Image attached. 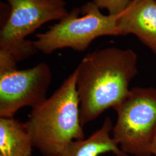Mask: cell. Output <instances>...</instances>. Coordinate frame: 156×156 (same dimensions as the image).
I'll return each instance as SVG.
<instances>
[{
    "label": "cell",
    "mask_w": 156,
    "mask_h": 156,
    "mask_svg": "<svg viewBox=\"0 0 156 156\" xmlns=\"http://www.w3.org/2000/svg\"><path fill=\"white\" fill-rule=\"evenodd\" d=\"M138 55L130 49L108 47L88 53L75 69L83 127L126 98L138 73Z\"/></svg>",
    "instance_id": "1"
},
{
    "label": "cell",
    "mask_w": 156,
    "mask_h": 156,
    "mask_svg": "<svg viewBox=\"0 0 156 156\" xmlns=\"http://www.w3.org/2000/svg\"><path fill=\"white\" fill-rule=\"evenodd\" d=\"M25 124L33 147L56 156L73 140L85 139L74 70L49 98L33 108Z\"/></svg>",
    "instance_id": "2"
},
{
    "label": "cell",
    "mask_w": 156,
    "mask_h": 156,
    "mask_svg": "<svg viewBox=\"0 0 156 156\" xmlns=\"http://www.w3.org/2000/svg\"><path fill=\"white\" fill-rule=\"evenodd\" d=\"M122 14L105 15L93 1L87 2L80 8L73 9L45 33L37 34L34 45L46 55L64 48L82 52L97 38L121 36L118 20Z\"/></svg>",
    "instance_id": "3"
},
{
    "label": "cell",
    "mask_w": 156,
    "mask_h": 156,
    "mask_svg": "<svg viewBox=\"0 0 156 156\" xmlns=\"http://www.w3.org/2000/svg\"><path fill=\"white\" fill-rule=\"evenodd\" d=\"M113 109L117 120L112 136L128 155L151 156L156 132V88L134 87Z\"/></svg>",
    "instance_id": "4"
},
{
    "label": "cell",
    "mask_w": 156,
    "mask_h": 156,
    "mask_svg": "<svg viewBox=\"0 0 156 156\" xmlns=\"http://www.w3.org/2000/svg\"><path fill=\"white\" fill-rule=\"evenodd\" d=\"M9 16L0 31V50L8 53L17 62L38 51L33 41L26 37L46 23L61 20L69 12L64 0H5Z\"/></svg>",
    "instance_id": "5"
},
{
    "label": "cell",
    "mask_w": 156,
    "mask_h": 156,
    "mask_svg": "<svg viewBox=\"0 0 156 156\" xmlns=\"http://www.w3.org/2000/svg\"><path fill=\"white\" fill-rule=\"evenodd\" d=\"M51 79L45 62L24 69H0V117H14L23 107L33 108L43 102Z\"/></svg>",
    "instance_id": "6"
},
{
    "label": "cell",
    "mask_w": 156,
    "mask_h": 156,
    "mask_svg": "<svg viewBox=\"0 0 156 156\" xmlns=\"http://www.w3.org/2000/svg\"><path fill=\"white\" fill-rule=\"evenodd\" d=\"M118 26L121 36L133 34L156 56V0H132Z\"/></svg>",
    "instance_id": "7"
},
{
    "label": "cell",
    "mask_w": 156,
    "mask_h": 156,
    "mask_svg": "<svg viewBox=\"0 0 156 156\" xmlns=\"http://www.w3.org/2000/svg\"><path fill=\"white\" fill-rule=\"evenodd\" d=\"M113 128L111 119L106 117L101 128L88 138L72 141L56 156H100L108 153L115 156H129L112 136Z\"/></svg>",
    "instance_id": "8"
},
{
    "label": "cell",
    "mask_w": 156,
    "mask_h": 156,
    "mask_svg": "<svg viewBox=\"0 0 156 156\" xmlns=\"http://www.w3.org/2000/svg\"><path fill=\"white\" fill-rule=\"evenodd\" d=\"M33 143L25 124L0 117V156H31Z\"/></svg>",
    "instance_id": "9"
},
{
    "label": "cell",
    "mask_w": 156,
    "mask_h": 156,
    "mask_svg": "<svg viewBox=\"0 0 156 156\" xmlns=\"http://www.w3.org/2000/svg\"><path fill=\"white\" fill-rule=\"evenodd\" d=\"M132 0H93V2L100 9H105L110 15H119L129 5Z\"/></svg>",
    "instance_id": "10"
},
{
    "label": "cell",
    "mask_w": 156,
    "mask_h": 156,
    "mask_svg": "<svg viewBox=\"0 0 156 156\" xmlns=\"http://www.w3.org/2000/svg\"><path fill=\"white\" fill-rule=\"evenodd\" d=\"M151 153H152V155L156 156V134L154 135V136L153 144H152Z\"/></svg>",
    "instance_id": "11"
},
{
    "label": "cell",
    "mask_w": 156,
    "mask_h": 156,
    "mask_svg": "<svg viewBox=\"0 0 156 156\" xmlns=\"http://www.w3.org/2000/svg\"></svg>",
    "instance_id": "12"
}]
</instances>
